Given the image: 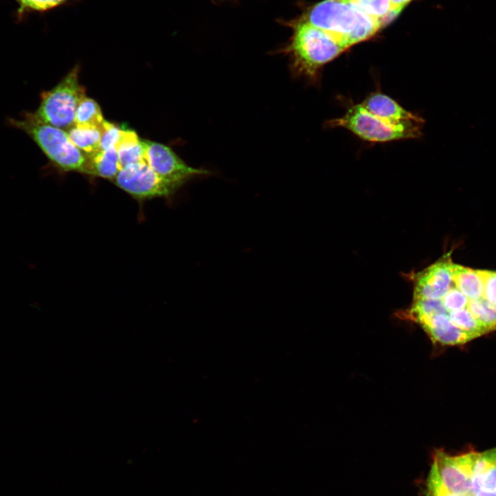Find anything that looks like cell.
<instances>
[{
  "label": "cell",
  "mask_w": 496,
  "mask_h": 496,
  "mask_svg": "<svg viewBox=\"0 0 496 496\" xmlns=\"http://www.w3.org/2000/svg\"><path fill=\"white\" fill-rule=\"evenodd\" d=\"M303 20L323 30L346 49L374 36L383 26L348 0H324L309 8Z\"/></svg>",
  "instance_id": "1"
},
{
  "label": "cell",
  "mask_w": 496,
  "mask_h": 496,
  "mask_svg": "<svg viewBox=\"0 0 496 496\" xmlns=\"http://www.w3.org/2000/svg\"><path fill=\"white\" fill-rule=\"evenodd\" d=\"M477 454L470 452L451 456L444 451H437L431 471L447 491L471 496L472 471Z\"/></svg>",
  "instance_id": "7"
},
{
  "label": "cell",
  "mask_w": 496,
  "mask_h": 496,
  "mask_svg": "<svg viewBox=\"0 0 496 496\" xmlns=\"http://www.w3.org/2000/svg\"><path fill=\"white\" fill-rule=\"evenodd\" d=\"M8 123L25 133L58 172L88 175L89 158L72 143L66 130L42 121L31 112H24L20 118H10Z\"/></svg>",
  "instance_id": "2"
},
{
  "label": "cell",
  "mask_w": 496,
  "mask_h": 496,
  "mask_svg": "<svg viewBox=\"0 0 496 496\" xmlns=\"http://www.w3.org/2000/svg\"><path fill=\"white\" fill-rule=\"evenodd\" d=\"M121 128L105 121L102 127L101 149H106L116 146Z\"/></svg>",
  "instance_id": "23"
},
{
  "label": "cell",
  "mask_w": 496,
  "mask_h": 496,
  "mask_svg": "<svg viewBox=\"0 0 496 496\" xmlns=\"http://www.w3.org/2000/svg\"><path fill=\"white\" fill-rule=\"evenodd\" d=\"M467 309L489 331L496 329V307L486 299L469 300Z\"/></svg>",
  "instance_id": "18"
},
{
  "label": "cell",
  "mask_w": 496,
  "mask_h": 496,
  "mask_svg": "<svg viewBox=\"0 0 496 496\" xmlns=\"http://www.w3.org/2000/svg\"><path fill=\"white\" fill-rule=\"evenodd\" d=\"M382 25L395 18L391 0H348Z\"/></svg>",
  "instance_id": "16"
},
{
  "label": "cell",
  "mask_w": 496,
  "mask_h": 496,
  "mask_svg": "<svg viewBox=\"0 0 496 496\" xmlns=\"http://www.w3.org/2000/svg\"><path fill=\"white\" fill-rule=\"evenodd\" d=\"M346 50L329 34L302 20L296 23L285 51L290 56L293 74L315 81L322 66Z\"/></svg>",
  "instance_id": "3"
},
{
  "label": "cell",
  "mask_w": 496,
  "mask_h": 496,
  "mask_svg": "<svg viewBox=\"0 0 496 496\" xmlns=\"http://www.w3.org/2000/svg\"><path fill=\"white\" fill-rule=\"evenodd\" d=\"M440 300L447 313L467 309L469 300L454 285L453 282Z\"/></svg>",
  "instance_id": "21"
},
{
  "label": "cell",
  "mask_w": 496,
  "mask_h": 496,
  "mask_svg": "<svg viewBox=\"0 0 496 496\" xmlns=\"http://www.w3.org/2000/svg\"><path fill=\"white\" fill-rule=\"evenodd\" d=\"M88 158L90 176L101 177L112 181L120 170L116 146L100 149Z\"/></svg>",
  "instance_id": "14"
},
{
  "label": "cell",
  "mask_w": 496,
  "mask_h": 496,
  "mask_svg": "<svg viewBox=\"0 0 496 496\" xmlns=\"http://www.w3.org/2000/svg\"><path fill=\"white\" fill-rule=\"evenodd\" d=\"M19 6V12L22 14L25 11L43 12L65 3L68 0H15Z\"/></svg>",
  "instance_id": "22"
},
{
  "label": "cell",
  "mask_w": 496,
  "mask_h": 496,
  "mask_svg": "<svg viewBox=\"0 0 496 496\" xmlns=\"http://www.w3.org/2000/svg\"><path fill=\"white\" fill-rule=\"evenodd\" d=\"M451 270L454 285L468 299L483 298L484 282L480 270L451 263Z\"/></svg>",
  "instance_id": "12"
},
{
  "label": "cell",
  "mask_w": 496,
  "mask_h": 496,
  "mask_svg": "<svg viewBox=\"0 0 496 496\" xmlns=\"http://www.w3.org/2000/svg\"><path fill=\"white\" fill-rule=\"evenodd\" d=\"M451 260L445 257L417 276L413 299H440L453 284Z\"/></svg>",
  "instance_id": "9"
},
{
  "label": "cell",
  "mask_w": 496,
  "mask_h": 496,
  "mask_svg": "<svg viewBox=\"0 0 496 496\" xmlns=\"http://www.w3.org/2000/svg\"><path fill=\"white\" fill-rule=\"evenodd\" d=\"M412 319L423 327L432 340L442 344H462L477 338L475 334L466 332L454 325L448 316L445 314L416 316Z\"/></svg>",
  "instance_id": "10"
},
{
  "label": "cell",
  "mask_w": 496,
  "mask_h": 496,
  "mask_svg": "<svg viewBox=\"0 0 496 496\" xmlns=\"http://www.w3.org/2000/svg\"><path fill=\"white\" fill-rule=\"evenodd\" d=\"M479 489L486 490H496V465L490 467L482 475L478 484V490Z\"/></svg>",
  "instance_id": "26"
},
{
  "label": "cell",
  "mask_w": 496,
  "mask_h": 496,
  "mask_svg": "<svg viewBox=\"0 0 496 496\" xmlns=\"http://www.w3.org/2000/svg\"><path fill=\"white\" fill-rule=\"evenodd\" d=\"M112 182L140 204L154 198H169L184 185L160 176L146 161L122 168Z\"/></svg>",
  "instance_id": "6"
},
{
  "label": "cell",
  "mask_w": 496,
  "mask_h": 496,
  "mask_svg": "<svg viewBox=\"0 0 496 496\" xmlns=\"http://www.w3.org/2000/svg\"><path fill=\"white\" fill-rule=\"evenodd\" d=\"M79 66L74 67L51 90L41 93V101L34 112L42 121L68 130L74 125L75 115L81 100L86 96L79 83Z\"/></svg>",
  "instance_id": "5"
},
{
  "label": "cell",
  "mask_w": 496,
  "mask_h": 496,
  "mask_svg": "<svg viewBox=\"0 0 496 496\" xmlns=\"http://www.w3.org/2000/svg\"><path fill=\"white\" fill-rule=\"evenodd\" d=\"M66 131L72 143L87 156L101 149V130L74 125Z\"/></svg>",
  "instance_id": "15"
},
{
  "label": "cell",
  "mask_w": 496,
  "mask_h": 496,
  "mask_svg": "<svg viewBox=\"0 0 496 496\" xmlns=\"http://www.w3.org/2000/svg\"><path fill=\"white\" fill-rule=\"evenodd\" d=\"M119 168L145 161L142 140L131 130H121L116 144Z\"/></svg>",
  "instance_id": "13"
},
{
  "label": "cell",
  "mask_w": 496,
  "mask_h": 496,
  "mask_svg": "<svg viewBox=\"0 0 496 496\" xmlns=\"http://www.w3.org/2000/svg\"><path fill=\"white\" fill-rule=\"evenodd\" d=\"M361 104L371 114L392 123L424 122L420 117L404 109L393 99L382 93L369 95Z\"/></svg>",
  "instance_id": "11"
},
{
  "label": "cell",
  "mask_w": 496,
  "mask_h": 496,
  "mask_svg": "<svg viewBox=\"0 0 496 496\" xmlns=\"http://www.w3.org/2000/svg\"><path fill=\"white\" fill-rule=\"evenodd\" d=\"M428 496H465L447 491L440 484L435 474L431 471L428 482Z\"/></svg>",
  "instance_id": "25"
},
{
  "label": "cell",
  "mask_w": 496,
  "mask_h": 496,
  "mask_svg": "<svg viewBox=\"0 0 496 496\" xmlns=\"http://www.w3.org/2000/svg\"><path fill=\"white\" fill-rule=\"evenodd\" d=\"M393 6V14L396 17L402 10L412 1V0H391Z\"/></svg>",
  "instance_id": "27"
},
{
  "label": "cell",
  "mask_w": 496,
  "mask_h": 496,
  "mask_svg": "<svg viewBox=\"0 0 496 496\" xmlns=\"http://www.w3.org/2000/svg\"><path fill=\"white\" fill-rule=\"evenodd\" d=\"M423 123H392L371 114L361 103L351 106L342 116L329 121V126L345 128L360 138L375 143L418 138Z\"/></svg>",
  "instance_id": "4"
},
{
  "label": "cell",
  "mask_w": 496,
  "mask_h": 496,
  "mask_svg": "<svg viewBox=\"0 0 496 496\" xmlns=\"http://www.w3.org/2000/svg\"><path fill=\"white\" fill-rule=\"evenodd\" d=\"M448 316L454 325L466 332L475 334L477 337L489 331L474 318L467 309L450 311Z\"/></svg>",
  "instance_id": "19"
},
{
  "label": "cell",
  "mask_w": 496,
  "mask_h": 496,
  "mask_svg": "<svg viewBox=\"0 0 496 496\" xmlns=\"http://www.w3.org/2000/svg\"><path fill=\"white\" fill-rule=\"evenodd\" d=\"M471 496H496L495 490H486L479 489L475 491Z\"/></svg>",
  "instance_id": "28"
},
{
  "label": "cell",
  "mask_w": 496,
  "mask_h": 496,
  "mask_svg": "<svg viewBox=\"0 0 496 496\" xmlns=\"http://www.w3.org/2000/svg\"><path fill=\"white\" fill-rule=\"evenodd\" d=\"M142 143L146 163L163 177L185 184L194 177L209 174L207 170L187 165L167 145L149 140Z\"/></svg>",
  "instance_id": "8"
},
{
  "label": "cell",
  "mask_w": 496,
  "mask_h": 496,
  "mask_svg": "<svg viewBox=\"0 0 496 496\" xmlns=\"http://www.w3.org/2000/svg\"><path fill=\"white\" fill-rule=\"evenodd\" d=\"M104 121L99 105L94 99L85 96L77 107L74 125L102 130Z\"/></svg>",
  "instance_id": "17"
},
{
  "label": "cell",
  "mask_w": 496,
  "mask_h": 496,
  "mask_svg": "<svg viewBox=\"0 0 496 496\" xmlns=\"http://www.w3.org/2000/svg\"><path fill=\"white\" fill-rule=\"evenodd\" d=\"M494 465H496V448L478 453L472 471L471 495L478 490V484L482 475Z\"/></svg>",
  "instance_id": "20"
},
{
  "label": "cell",
  "mask_w": 496,
  "mask_h": 496,
  "mask_svg": "<svg viewBox=\"0 0 496 496\" xmlns=\"http://www.w3.org/2000/svg\"><path fill=\"white\" fill-rule=\"evenodd\" d=\"M483 282V298L496 307V271L480 270Z\"/></svg>",
  "instance_id": "24"
}]
</instances>
